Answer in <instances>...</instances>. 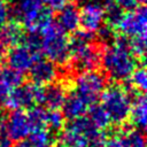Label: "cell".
<instances>
[{
  "label": "cell",
  "mask_w": 147,
  "mask_h": 147,
  "mask_svg": "<svg viewBox=\"0 0 147 147\" xmlns=\"http://www.w3.org/2000/svg\"><path fill=\"white\" fill-rule=\"evenodd\" d=\"M101 63L115 80H125L137 65V59L130 51V40L123 34H115L113 44L102 53Z\"/></svg>",
  "instance_id": "obj_1"
},
{
  "label": "cell",
  "mask_w": 147,
  "mask_h": 147,
  "mask_svg": "<svg viewBox=\"0 0 147 147\" xmlns=\"http://www.w3.org/2000/svg\"><path fill=\"white\" fill-rule=\"evenodd\" d=\"M37 33L40 36V49L52 62L64 64L69 60V46L65 32L54 21L42 26Z\"/></svg>",
  "instance_id": "obj_2"
},
{
  "label": "cell",
  "mask_w": 147,
  "mask_h": 147,
  "mask_svg": "<svg viewBox=\"0 0 147 147\" xmlns=\"http://www.w3.org/2000/svg\"><path fill=\"white\" fill-rule=\"evenodd\" d=\"M134 95L136 94L129 93L124 86L116 83H113L102 90L100 94L101 106L107 111L111 122L123 124L126 121Z\"/></svg>",
  "instance_id": "obj_3"
},
{
  "label": "cell",
  "mask_w": 147,
  "mask_h": 147,
  "mask_svg": "<svg viewBox=\"0 0 147 147\" xmlns=\"http://www.w3.org/2000/svg\"><path fill=\"white\" fill-rule=\"evenodd\" d=\"M106 85V77L96 71H83L76 80V93L82 98V100L87 105H93L96 102L102 90Z\"/></svg>",
  "instance_id": "obj_4"
},
{
  "label": "cell",
  "mask_w": 147,
  "mask_h": 147,
  "mask_svg": "<svg viewBox=\"0 0 147 147\" xmlns=\"http://www.w3.org/2000/svg\"><path fill=\"white\" fill-rule=\"evenodd\" d=\"M114 30L127 38L146 36L147 11L145 6L140 5L139 7H136L134 9L129 10L127 13H123Z\"/></svg>",
  "instance_id": "obj_5"
},
{
  "label": "cell",
  "mask_w": 147,
  "mask_h": 147,
  "mask_svg": "<svg viewBox=\"0 0 147 147\" xmlns=\"http://www.w3.org/2000/svg\"><path fill=\"white\" fill-rule=\"evenodd\" d=\"M44 0H16L15 15L30 32H36L37 22L44 11Z\"/></svg>",
  "instance_id": "obj_6"
},
{
  "label": "cell",
  "mask_w": 147,
  "mask_h": 147,
  "mask_svg": "<svg viewBox=\"0 0 147 147\" xmlns=\"http://www.w3.org/2000/svg\"><path fill=\"white\" fill-rule=\"evenodd\" d=\"M3 127L6 137L14 141L25 139L32 130L26 113L20 109L13 110V113L8 116L7 121L3 122Z\"/></svg>",
  "instance_id": "obj_7"
},
{
  "label": "cell",
  "mask_w": 147,
  "mask_h": 147,
  "mask_svg": "<svg viewBox=\"0 0 147 147\" xmlns=\"http://www.w3.org/2000/svg\"><path fill=\"white\" fill-rule=\"evenodd\" d=\"M39 59H41V56L34 54L25 44L10 47L9 52L7 53V62L9 68L20 72L29 71L32 64Z\"/></svg>",
  "instance_id": "obj_8"
},
{
  "label": "cell",
  "mask_w": 147,
  "mask_h": 147,
  "mask_svg": "<svg viewBox=\"0 0 147 147\" xmlns=\"http://www.w3.org/2000/svg\"><path fill=\"white\" fill-rule=\"evenodd\" d=\"M105 21V8L98 2H87L79 10V25L84 30L95 32Z\"/></svg>",
  "instance_id": "obj_9"
},
{
  "label": "cell",
  "mask_w": 147,
  "mask_h": 147,
  "mask_svg": "<svg viewBox=\"0 0 147 147\" xmlns=\"http://www.w3.org/2000/svg\"><path fill=\"white\" fill-rule=\"evenodd\" d=\"M33 103L34 101L31 92V85L29 83L11 88L3 105L11 110H23L25 108H30Z\"/></svg>",
  "instance_id": "obj_10"
},
{
  "label": "cell",
  "mask_w": 147,
  "mask_h": 147,
  "mask_svg": "<svg viewBox=\"0 0 147 147\" xmlns=\"http://www.w3.org/2000/svg\"><path fill=\"white\" fill-rule=\"evenodd\" d=\"M30 77L33 83L39 85H48L54 82L57 75L56 67L51 60L39 59L30 68Z\"/></svg>",
  "instance_id": "obj_11"
},
{
  "label": "cell",
  "mask_w": 147,
  "mask_h": 147,
  "mask_svg": "<svg viewBox=\"0 0 147 147\" xmlns=\"http://www.w3.org/2000/svg\"><path fill=\"white\" fill-rule=\"evenodd\" d=\"M24 28L18 21H7L0 26V42L5 47H14L24 41Z\"/></svg>",
  "instance_id": "obj_12"
},
{
  "label": "cell",
  "mask_w": 147,
  "mask_h": 147,
  "mask_svg": "<svg viewBox=\"0 0 147 147\" xmlns=\"http://www.w3.org/2000/svg\"><path fill=\"white\" fill-rule=\"evenodd\" d=\"M57 24L64 32H74L79 28V9L74 3H67L59 10Z\"/></svg>",
  "instance_id": "obj_13"
},
{
  "label": "cell",
  "mask_w": 147,
  "mask_h": 147,
  "mask_svg": "<svg viewBox=\"0 0 147 147\" xmlns=\"http://www.w3.org/2000/svg\"><path fill=\"white\" fill-rule=\"evenodd\" d=\"M130 121L133 125L139 129L146 127V119H147V103L146 96L144 93H137L132 99L130 111H129Z\"/></svg>",
  "instance_id": "obj_14"
},
{
  "label": "cell",
  "mask_w": 147,
  "mask_h": 147,
  "mask_svg": "<svg viewBox=\"0 0 147 147\" xmlns=\"http://www.w3.org/2000/svg\"><path fill=\"white\" fill-rule=\"evenodd\" d=\"M63 115L69 119H74L80 116H84L87 111L88 106L82 100V98L76 92H70L69 95L65 96L63 102Z\"/></svg>",
  "instance_id": "obj_15"
},
{
  "label": "cell",
  "mask_w": 147,
  "mask_h": 147,
  "mask_svg": "<svg viewBox=\"0 0 147 147\" xmlns=\"http://www.w3.org/2000/svg\"><path fill=\"white\" fill-rule=\"evenodd\" d=\"M65 86L62 84H48L45 88V101L49 109H60L65 100Z\"/></svg>",
  "instance_id": "obj_16"
},
{
  "label": "cell",
  "mask_w": 147,
  "mask_h": 147,
  "mask_svg": "<svg viewBox=\"0 0 147 147\" xmlns=\"http://www.w3.org/2000/svg\"><path fill=\"white\" fill-rule=\"evenodd\" d=\"M60 140L63 147H88L87 137L69 125L61 130Z\"/></svg>",
  "instance_id": "obj_17"
},
{
  "label": "cell",
  "mask_w": 147,
  "mask_h": 147,
  "mask_svg": "<svg viewBox=\"0 0 147 147\" xmlns=\"http://www.w3.org/2000/svg\"><path fill=\"white\" fill-rule=\"evenodd\" d=\"M88 107H90V108H87L88 118L94 124V126L98 127L99 130L107 129L111 121H110L107 111L103 109V107L101 105H96V103L90 105Z\"/></svg>",
  "instance_id": "obj_18"
},
{
  "label": "cell",
  "mask_w": 147,
  "mask_h": 147,
  "mask_svg": "<svg viewBox=\"0 0 147 147\" xmlns=\"http://www.w3.org/2000/svg\"><path fill=\"white\" fill-rule=\"evenodd\" d=\"M29 137H30L29 142L31 147H48L53 142L52 132L46 127L31 130Z\"/></svg>",
  "instance_id": "obj_19"
},
{
  "label": "cell",
  "mask_w": 147,
  "mask_h": 147,
  "mask_svg": "<svg viewBox=\"0 0 147 147\" xmlns=\"http://www.w3.org/2000/svg\"><path fill=\"white\" fill-rule=\"evenodd\" d=\"M23 80H24L23 72H20L15 69H11V68L3 69L2 68V70L0 72V83L3 84L5 86H7L9 90L22 85Z\"/></svg>",
  "instance_id": "obj_20"
},
{
  "label": "cell",
  "mask_w": 147,
  "mask_h": 147,
  "mask_svg": "<svg viewBox=\"0 0 147 147\" xmlns=\"http://www.w3.org/2000/svg\"><path fill=\"white\" fill-rule=\"evenodd\" d=\"M46 127L53 132H61L64 127V115L59 109H51L46 114Z\"/></svg>",
  "instance_id": "obj_21"
},
{
  "label": "cell",
  "mask_w": 147,
  "mask_h": 147,
  "mask_svg": "<svg viewBox=\"0 0 147 147\" xmlns=\"http://www.w3.org/2000/svg\"><path fill=\"white\" fill-rule=\"evenodd\" d=\"M46 114L47 111L39 106L30 107L29 111L26 113V116L32 130L39 127H46Z\"/></svg>",
  "instance_id": "obj_22"
},
{
  "label": "cell",
  "mask_w": 147,
  "mask_h": 147,
  "mask_svg": "<svg viewBox=\"0 0 147 147\" xmlns=\"http://www.w3.org/2000/svg\"><path fill=\"white\" fill-rule=\"evenodd\" d=\"M130 77H131L130 84L137 91L139 90L141 93H144L147 90V76H146V69L144 65L134 68V70L130 75Z\"/></svg>",
  "instance_id": "obj_23"
},
{
  "label": "cell",
  "mask_w": 147,
  "mask_h": 147,
  "mask_svg": "<svg viewBox=\"0 0 147 147\" xmlns=\"http://www.w3.org/2000/svg\"><path fill=\"white\" fill-rule=\"evenodd\" d=\"M130 51L137 60H141V63H145V53H146V36L132 37L130 40Z\"/></svg>",
  "instance_id": "obj_24"
},
{
  "label": "cell",
  "mask_w": 147,
  "mask_h": 147,
  "mask_svg": "<svg viewBox=\"0 0 147 147\" xmlns=\"http://www.w3.org/2000/svg\"><path fill=\"white\" fill-rule=\"evenodd\" d=\"M122 14H123V9L119 6H117L114 2H107V7L105 8V20L107 21V25L115 29Z\"/></svg>",
  "instance_id": "obj_25"
},
{
  "label": "cell",
  "mask_w": 147,
  "mask_h": 147,
  "mask_svg": "<svg viewBox=\"0 0 147 147\" xmlns=\"http://www.w3.org/2000/svg\"><path fill=\"white\" fill-rule=\"evenodd\" d=\"M130 131V130H129ZM105 147H129V139L125 132H115L105 138Z\"/></svg>",
  "instance_id": "obj_26"
},
{
  "label": "cell",
  "mask_w": 147,
  "mask_h": 147,
  "mask_svg": "<svg viewBox=\"0 0 147 147\" xmlns=\"http://www.w3.org/2000/svg\"><path fill=\"white\" fill-rule=\"evenodd\" d=\"M9 17V6L6 0H0V26L8 21Z\"/></svg>",
  "instance_id": "obj_27"
},
{
  "label": "cell",
  "mask_w": 147,
  "mask_h": 147,
  "mask_svg": "<svg viewBox=\"0 0 147 147\" xmlns=\"http://www.w3.org/2000/svg\"><path fill=\"white\" fill-rule=\"evenodd\" d=\"M44 2L48 6L49 10L59 11L68 3V0H44Z\"/></svg>",
  "instance_id": "obj_28"
},
{
  "label": "cell",
  "mask_w": 147,
  "mask_h": 147,
  "mask_svg": "<svg viewBox=\"0 0 147 147\" xmlns=\"http://www.w3.org/2000/svg\"><path fill=\"white\" fill-rule=\"evenodd\" d=\"M9 88L7 86H5L3 84L0 83V105H3L7 96H8V93H9Z\"/></svg>",
  "instance_id": "obj_29"
},
{
  "label": "cell",
  "mask_w": 147,
  "mask_h": 147,
  "mask_svg": "<svg viewBox=\"0 0 147 147\" xmlns=\"http://www.w3.org/2000/svg\"><path fill=\"white\" fill-rule=\"evenodd\" d=\"M14 147H31V145H30L29 141H26V140L23 139V140L16 141V145H15Z\"/></svg>",
  "instance_id": "obj_30"
},
{
  "label": "cell",
  "mask_w": 147,
  "mask_h": 147,
  "mask_svg": "<svg viewBox=\"0 0 147 147\" xmlns=\"http://www.w3.org/2000/svg\"><path fill=\"white\" fill-rule=\"evenodd\" d=\"M0 147H11L8 138H1L0 139Z\"/></svg>",
  "instance_id": "obj_31"
},
{
  "label": "cell",
  "mask_w": 147,
  "mask_h": 147,
  "mask_svg": "<svg viewBox=\"0 0 147 147\" xmlns=\"http://www.w3.org/2000/svg\"><path fill=\"white\" fill-rule=\"evenodd\" d=\"M6 55V47L0 42V60Z\"/></svg>",
  "instance_id": "obj_32"
},
{
  "label": "cell",
  "mask_w": 147,
  "mask_h": 147,
  "mask_svg": "<svg viewBox=\"0 0 147 147\" xmlns=\"http://www.w3.org/2000/svg\"><path fill=\"white\" fill-rule=\"evenodd\" d=\"M136 1L138 5H145V2H146V0H136Z\"/></svg>",
  "instance_id": "obj_33"
},
{
  "label": "cell",
  "mask_w": 147,
  "mask_h": 147,
  "mask_svg": "<svg viewBox=\"0 0 147 147\" xmlns=\"http://www.w3.org/2000/svg\"><path fill=\"white\" fill-rule=\"evenodd\" d=\"M48 147H63V146H62V145H55V144H54V145H51V146H48Z\"/></svg>",
  "instance_id": "obj_34"
},
{
  "label": "cell",
  "mask_w": 147,
  "mask_h": 147,
  "mask_svg": "<svg viewBox=\"0 0 147 147\" xmlns=\"http://www.w3.org/2000/svg\"><path fill=\"white\" fill-rule=\"evenodd\" d=\"M118 0H107V2H114V3H117Z\"/></svg>",
  "instance_id": "obj_35"
},
{
  "label": "cell",
  "mask_w": 147,
  "mask_h": 147,
  "mask_svg": "<svg viewBox=\"0 0 147 147\" xmlns=\"http://www.w3.org/2000/svg\"><path fill=\"white\" fill-rule=\"evenodd\" d=\"M1 70H2V67H1V64H0V72H1Z\"/></svg>",
  "instance_id": "obj_36"
},
{
  "label": "cell",
  "mask_w": 147,
  "mask_h": 147,
  "mask_svg": "<svg viewBox=\"0 0 147 147\" xmlns=\"http://www.w3.org/2000/svg\"><path fill=\"white\" fill-rule=\"evenodd\" d=\"M74 1H80V0H74Z\"/></svg>",
  "instance_id": "obj_37"
}]
</instances>
